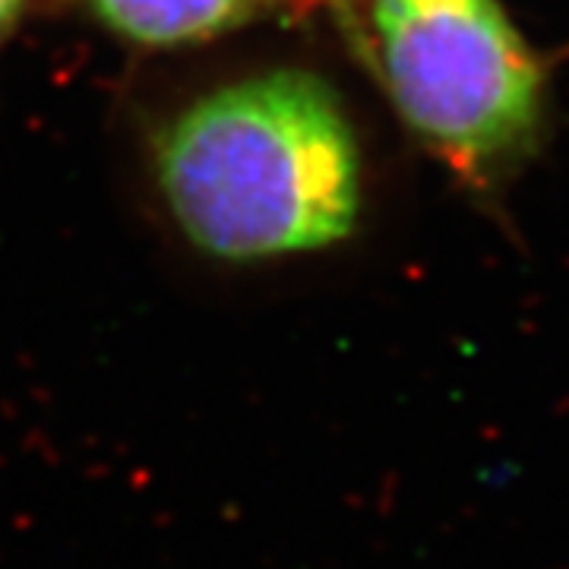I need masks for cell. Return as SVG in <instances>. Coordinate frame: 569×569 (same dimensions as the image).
<instances>
[{
    "label": "cell",
    "instance_id": "277c9868",
    "mask_svg": "<svg viewBox=\"0 0 569 569\" xmlns=\"http://www.w3.org/2000/svg\"><path fill=\"white\" fill-rule=\"evenodd\" d=\"M22 0H0V32L10 29V22L20 17Z\"/></svg>",
    "mask_w": 569,
    "mask_h": 569
},
{
    "label": "cell",
    "instance_id": "3957f363",
    "mask_svg": "<svg viewBox=\"0 0 569 569\" xmlns=\"http://www.w3.org/2000/svg\"><path fill=\"white\" fill-rule=\"evenodd\" d=\"M114 32L142 44H183L241 20L247 0H92Z\"/></svg>",
    "mask_w": 569,
    "mask_h": 569
},
{
    "label": "cell",
    "instance_id": "6da1fadb",
    "mask_svg": "<svg viewBox=\"0 0 569 569\" xmlns=\"http://www.w3.org/2000/svg\"><path fill=\"white\" fill-rule=\"evenodd\" d=\"M159 178L187 238L222 260L336 244L358 216V152L329 86L279 70L197 102Z\"/></svg>",
    "mask_w": 569,
    "mask_h": 569
},
{
    "label": "cell",
    "instance_id": "7a4b0ae2",
    "mask_svg": "<svg viewBox=\"0 0 569 569\" xmlns=\"http://www.w3.org/2000/svg\"><path fill=\"white\" fill-rule=\"evenodd\" d=\"M396 108L462 168L500 162L541 114V73L500 0H377Z\"/></svg>",
    "mask_w": 569,
    "mask_h": 569
}]
</instances>
